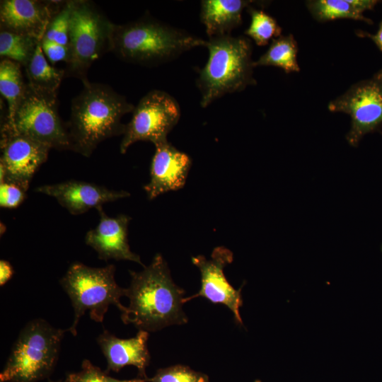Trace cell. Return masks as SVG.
<instances>
[{
  "instance_id": "cell-1",
  "label": "cell",
  "mask_w": 382,
  "mask_h": 382,
  "mask_svg": "<svg viewBox=\"0 0 382 382\" xmlns=\"http://www.w3.org/2000/svg\"><path fill=\"white\" fill-rule=\"evenodd\" d=\"M131 282L126 288L129 304L121 313L125 324L149 332L187 323L183 309L185 290L172 279L168 264L158 253L140 272L129 270Z\"/></svg>"
},
{
  "instance_id": "cell-27",
  "label": "cell",
  "mask_w": 382,
  "mask_h": 382,
  "mask_svg": "<svg viewBox=\"0 0 382 382\" xmlns=\"http://www.w3.org/2000/svg\"><path fill=\"white\" fill-rule=\"evenodd\" d=\"M147 378H137L130 380H118L108 376L101 369L93 365L89 360L84 359L81 370L69 374L66 382H146Z\"/></svg>"
},
{
  "instance_id": "cell-24",
  "label": "cell",
  "mask_w": 382,
  "mask_h": 382,
  "mask_svg": "<svg viewBox=\"0 0 382 382\" xmlns=\"http://www.w3.org/2000/svg\"><path fill=\"white\" fill-rule=\"evenodd\" d=\"M248 12L251 21L245 34L252 38L257 45L265 46L270 40L281 36L282 28L272 16L252 6L248 8Z\"/></svg>"
},
{
  "instance_id": "cell-5",
  "label": "cell",
  "mask_w": 382,
  "mask_h": 382,
  "mask_svg": "<svg viewBox=\"0 0 382 382\" xmlns=\"http://www.w3.org/2000/svg\"><path fill=\"white\" fill-rule=\"evenodd\" d=\"M68 329L53 327L42 318L29 321L21 330L0 374V382H37L57 363Z\"/></svg>"
},
{
  "instance_id": "cell-31",
  "label": "cell",
  "mask_w": 382,
  "mask_h": 382,
  "mask_svg": "<svg viewBox=\"0 0 382 382\" xmlns=\"http://www.w3.org/2000/svg\"><path fill=\"white\" fill-rule=\"evenodd\" d=\"M356 34L359 37H366L371 39L378 49L382 51V21L379 25L378 30L375 34H371L362 30H357Z\"/></svg>"
},
{
  "instance_id": "cell-26",
  "label": "cell",
  "mask_w": 382,
  "mask_h": 382,
  "mask_svg": "<svg viewBox=\"0 0 382 382\" xmlns=\"http://www.w3.org/2000/svg\"><path fill=\"white\" fill-rule=\"evenodd\" d=\"M70 16V1H68L51 21L43 38L68 46Z\"/></svg>"
},
{
  "instance_id": "cell-22",
  "label": "cell",
  "mask_w": 382,
  "mask_h": 382,
  "mask_svg": "<svg viewBox=\"0 0 382 382\" xmlns=\"http://www.w3.org/2000/svg\"><path fill=\"white\" fill-rule=\"evenodd\" d=\"M298 45L291 34L274 38L268 50L255 61V66H272L283 69L286 73L299 72L297 62Z\"/></svg>"
},
{
  "instance_id": "cell-8",
  "label": "cell",
  "mask_w": 382,
  "mask_h": 382,
  "mask_svg": "<svg viewBox=\"0 0 382 382\" xmlns=\"http://www.w3.org/2000/svg\"><path fill=\"white\" fill-rule=\"evenodd\" d=\"M57 96L27 83L13 118L4 122L1 130L27 136L50 149L71 150L67 127L58 113Z\"/></svg>"
},
{
  "instance_id": "cell-14",
  "label": "cell",
  "mask_w": 382,
  "mask_h": 382,
  "mask_svg": "<svg viewBox=\"0 0 382 382\" xmlns=\"http://www.w3.org/2000/svg\"><path fill=\"white\" fill-rule=\"evenodd\" d=\"M35 191L55 198L73 215L83 214L91 209H97L105 203L130 195L125 190H110L104 186L76 180L41 185Z\"/></svg>"
},
{
  "instance_id": "cell-17",
  "label": "cell",
  "mask_w": 382,
  "mask_h": 382,
  "mask_svg": "<svg viewBox=\"0 0 382 382\" xmlns=\"http://www.w3.org/2000/svg\"><path fill=\"white\" fill-rule=\"evenodd\" d=\"M149 332L139 330L131 338L121 339L104 330L97 337V342L107 360L108 370L118 371L132 365L139 370V376L146 377V368L150 362L147 341Z\"/></svg>"
},
{
  "instance_id": "cell-16",
  "label": "cell",
  "mask_w": 382,
  "mask_h": 382,
  "mask_svg": "<svg viewBox=\"0 0 382 382\" xmlns=\"http://www.w3.org/2000/svg\"><path fill=\"white\" fill-rule=\"evenodd\" d=\"M192 161L190 156L167 141L155 145L150 166V180L144 187L149 199L165 192L182 188L186 182Z\"/></svg>"
},
{
  "instance_id": "cell-23",
  "label": "cell",
  "mask_w": 382,
  "mask_h": 382,
  "mask_svg": "<svg viewBox=\"0 0 382 382\" xmlns=\"http://www.w3.org/2000/svg\"><path fill=\"white\" fill-rule=\"evenodd\" d=\"M40 42L30 36L0 29L1 59L13 61L25 67Z\"/></svg>"
},
{
  "instance_id": "cell-20",
  "label": "cell",
  "mask_w": 382,
  "mask_h": 382,
  "mask_svg": "<svg viewBox=\"0 0 382 382\" xmlns=\"http://www.w3.org/2000/svg\"><path fill=\"white\" fill-rule=\"evenodd\" d=\"M27 83L31 87L51 93H57L66 71L50 65L43 53L41 42L25 67Z\"/></svg>"
},
{
  "instance_id": "cell-29",
  "label": "cell",
  "mask_w": 382,
  "mask_h": 382,
  "mask_svg": "<svg viewBox=\"0 0 382 382\" xmlns=\"http://www.w3.org/2000/svg\"><path fill=\"white\" fill-rule=\"evenodd\" d=\"M41 47L46 58L52 64L61 61L66 62L69 55L68 46L43 38L41 41Z\"/></svg>"
},
{
  "instance_id": "cell-7",
  "label": "cell",
  "mask_w": 382,
  "mask_h": 382,
  "mask_svg": "<svg viewBox=\"0 0 382 382\" xmlns=\"http://www.w3.org/2000/svg\"><path fill=\"white\" fill-rule=\"evenodd\" d=\"M71 16L69 55L66 73L88 81L86 74L91 64L111 51L114 23L93 3L70 1Z\"/></svg>"
},
{
  "instance_id": "cell-2",
  "label": "cell",
  "mask_w": 382,
  "mask_h": 382,
  "mask_svg": "<svg viewBox=\"0 0 382 382\" xmlns=\"http://www.w3.org/2000/svg\"><path fill=\"white\" fill-rule=\"evenodd\" d=\"M71 100L66 124L71 151L89 157L103 141L123 134L122 117L134 106L110 86L86 81Z\"/></svg>"
},
{
  "instance_id": "cell-6",
  "label": "cell",
  "mask_w": 382,
  "mask_h": 382,
  "mask_svg": "<svg viewBox=\"0 0 382 382\" xmlns=\"http://www.w3.org/2000/svg\"><path fill=\"white\" fill-rule=\"evenodd\" d=\"M115 272L114 265L92 267L76 262L59 280L74 308L73 324L68 328L74 336L77 335V325L86 311L89 312L91 320L103 323L110 305L115 306L121 313L126 310L120 302V299L125 296L126 288L117 284Z\"/></svg>"
},
{
  "instance_id": "cell-21",
  "label": "cell",
  "mask_w": 382,
  "mask_h": 382,
  "mask_svg": "<svg viewBox=\"0 0 382 382\" xmlns=\"http://www.w3.org/2000/svg\"><path fill=\"white\" fill-rule=\"evenodd\" d=\"M21 65L9 59L0 62V93L8 105L7 115L4 122L11 121L23 98L27 86L24 81Z\"/></svg>"
},
{
  "instance_id": "cell-32",
  "label": "cell",
  "mask_w": 382,
  "mask_h": 382,
  "mask_svg": "<svg viewBox=\"0 0 382 382\" xmlns=\"http://www.w3.org/2000/svg\"><path fill=\"white\" fill-rule=\"evenodd\" d=\"M255 382H261L260 380H256Z\"/></svg>"
},
{
  "instance_id": "cell-30",
  "label": "cell",
  "mask_w": 382,
  "mask_h": 382,
  "mask_svg": "<svg viewBox=\"0 0 382 382\" xmlns=\"http://www.w3.org/2000/svg\"><path fill=\"white\" fill-rule=\"evenodd\" d=\"M14 274V270L8 261L1 260L0 261V285H4L11 279Z\"/></svg>"
},
{
  "instance_id": "cell-19",
  "label": "cell",
  "mask_w": 382,
  "mask_h": 382,
  "mask_svg": "<svg viewBox=\"0 0 382 382\" xmlns=\"http://www.w3.org/2000/svg\"><path fill=\"white\" fill-rule=\"evenodd\" d=\"M376 0H311L306 5L313 18L319 22L340 18H349L373 24L371 19L364 16V12L373 10Z\"/></svg>"
},
{
  "instance_id": "cell-3",
  "label": "cell",
  "mask_w": 382,
  "mask_h": 382,
  "mask_svg": "<svg viewBox=\"0 0 382 382\" xmlns=\"http://www.w3.org/2000/svg\"><path fill=\"white\" fill-rule=\"evenodd\" d=\"M207 40L150 16L114 24L111 52L121 60L144 66L171 61Z\"/></svg>"
},
{
  "instance_id": "cell-11",
  "label": "cell",
  "mask_w": 382,
  "mask_h": 382,
  "mask_svg": "<svg viewBox=\"0 0 382 382\" xmlns=\"http://www.w3.org/2000/svg\"><path fill=\"white\" fill-rule=\"evenodd\" d=\"M0 144V183H14L27 191L51 149L27 136L6 130H1Z\"/></svg>"
},
{
  "instance_id": "cell-28",
  "label": "cell",
  "mask_w": 382,
  "mask_h": 382,
  "mask_svg": "<svg viewBox=\"0 0 382 382\" xmlns=\"http://www.w3.org/2000/svg\"><path fill=\"white\" fill-rule=\"evenodd\" d=\"M26 192L16 184L0 183V207L5 209L18 207L25 200Z\"/></svg>"
},
{
  "instance_id": "cell-15",
  "label": "cell",
  "mask_w": 382,
  "mask_h": 382,
  "mask_svg": "<svg viewBox=\"0 0 382 382\" xmlns=\"http://www.w3.org/2000/svg\"><path fill=\"white\" fill-rule=\"evenodd\" d=\"M96 209L100 216L99 223L86 233V245L97 253L100 260H129L144 267L140 256L133 253L129 245L128 225L131 218L125 214L110 217L103 206Z\"/></svg>"
},
{
  "instance_id": "cell-9",
  "label": "cell",
  "mask_w": 382,
  "mask_h": 382,
  "mask_svg": "<svg viewBox=\"0 0 382 382\" xmlns=\"http://www.w3.org/2000/svg\"><path fill=\"white\" fill-rule=\"evenodd\" d=\"M180 117V105L172 96L161 90L148 92L134 106L132 117L125 125L120 153L125 154L137 141H151L155 146L167 141Z\"/></svg>"
},
{
  "instance_id": "cell-18",
  "label": "cell",
  "mask_w": 382,
  "mask_h": 382,
  "mask_svg": "<svg viewBox=\"0 0 382 382\" xmlns=\"http://www.w3.org/2000/svg\"><path fill=\"white\" fill-rule=\"evenodd\" d=\"M264 4L248 0H203L200 20L209 37L231 35L242 23L244 8L252 4Z\"/></svg>"
},
{
  "instance_id": "cell-4",
  "label": "cell",
  "mask_w": 382,
  "mask_h": 382,
  "mask_svg": "<svg viewBox=\"0 0 382 382\" xmlns=\"http://www.w3.org/2000/svg\"><path fill=\"white\" fill-rule=\"evenodd\" d=\"M205 47L209 51L208 60L196 81L202 108L227 93L256 84L248 37L231 35L209 37Z\"/></svg>"
},
{
  "instance_id": "cell-10",
  "label": "cell",
  "mask_w": 382,
  "mask_h": 382,
  "mask_svg": "<svg viewBox=\"0 0 382 382\" xmlns=\"http://www.w3.org/2000/svg\"><path fill=\"white\" fill-rule=\"evenodd\" d=\"M328 108L350 116V129L346 135L350 146H357L364 135L378 131L382 125V68L371 79L353 84L331 100Z\"/></svg>"
},
{
  "instance_id": "cell-25",
  "label": "cell",
  "mask_w": 382,
  "mask_h": 382,
  "mask_svg": "<svg viewBox=\"0 0 382 382\" xmlns=\"http://www.w3.org/2000/svg\"><path fill=\"white\" fill-rule=\"evenodd\" d=\"M146 380L149 382H209L207 374L182 364L160 369Z\"/></svg>"
},
{
  "instance_id": "cell-12",
  "label": "cell",
  "mask_w": 382,
  "mask_h": 382,
  "mask_svg": "<svg viewBox=\"0 0 382 382\" xmlns=\"http://www.w3.org/2000/svg\"><path fill=\"white\" fill-rule=\"evenodd\" d=\"M232 252L225 247H216L207 259L204 255L192 257V262L198 267L201 274L199 291L184 298V303L201 296L213 303L226 306L233 313L237 323L243 325L240 308L243 306L241 288L236 289L226 279L224 267L233 261Z\"/></svg>"
},
{
  "instance_id": "cell-13",
  "label": "cell",
  "mask_w": 382,
  "mask_h": 382,
  "mask_svg": "<svg viewBox=\"0 0 382 382\" xmlns=\"http://www.w3.org/2000/svg\"><path fill=\"white\" fill-rule=\"evenodd\" d=\"M65 1L2 0L0 29L30 36L41 42L52 18Z\"/></svg>"
}]
</instances>
